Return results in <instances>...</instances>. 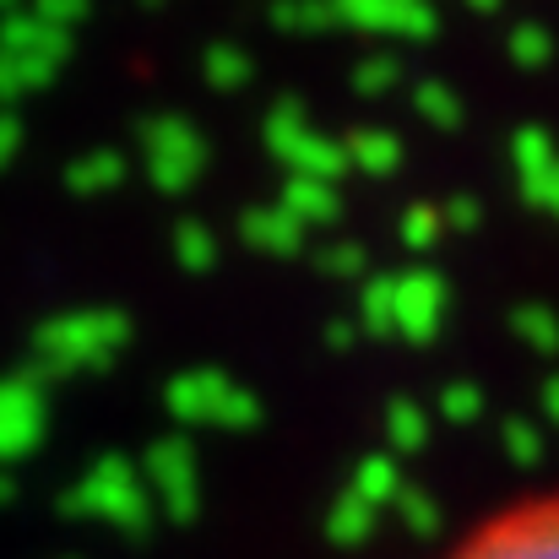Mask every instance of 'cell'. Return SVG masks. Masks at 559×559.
<instances>
[{"label":"cell","instance_id":"6da1fadb","mask_svg":"<svg viewBox=\"0 0 559 559\" xmlns=\"http://www.w3.org/2000/svg\"><path fill=\"white\" fill-rule=\"evenodd\" d=\"M440 559H559V489L473 522Z\"/></svg>","mask_w":559,"mask_h":559}]
</instances>
